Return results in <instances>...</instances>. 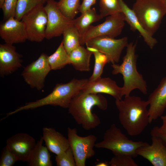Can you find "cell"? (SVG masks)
Segmentation results:
<instances>
[{
    "label": "cell",
    "instance_id": "cell-2",
    "mask_svg": "<svg viewBox=\"0 0 166 166\" xmlns=\"http://www.w3.org/2000/svg\"><path fill=\"white\" fill-rule=\"evenodd\" d=\"M95 106L103 110H106L108 107L106 98L99 93H85L81 90L72 99L68 109L76 122L88 131L101 124L99 117L92 111Z\"/></svg>",
    "mask_w": 166,
    "mask_h": 166
},
{
    "label": "cell",
    "instance_id": "cell-24",
    "mask_svg": "<svg viewBox=\"0 0 166 166\" xmlns=\"http://www.w3.org/2000/svg\"><path fill=\"white\" fill-rule=\"evenodd\" d=\"M47 60L51 70H56L64 68L66 65L70 64L69 54L65 50L62 42L55 51L48 56Z\"/></svg>",
    "mask_w": 166,
    "mask_h": 166
},
{
    "label": "cell",
    "instance_id": "cell-23",
    "mask_svg": "<svg viewBox=\"0 0 166 166\" xmlns=\"http://www.w3.org/2000/svg\"><path fill=\"white\" fill-rule=\"evenodd\" d=\"M81 15L73 19V25L81 36L84 34L92 23L98 21L103 18L97 13L93 7L81 13Z\"/></svg>",
    "mask_w": 166,
    "mask_h": 166
},
{
    "label": "cell",
    "instance_id": "cell-32",
    "mask_svg": "<svg viewBox=\"0 0 166 166\" xmlns=\"http://www.w3.org/2000/svg\"><path fill=\"white\" fill-rule=\"evenodd\" d=\"M18 161L17 157L6 145L1 153L0 166H12Z\"/></svg>",
    "mask_w": 166,
    "mask_h": 166
},
{
    "label": "cell",
    "instance_id": "cell-17",
    "mask_svg": "<svg viewBox=\"0 0 166 166\" xmlns=\"http://www.w3.org/2000/svg\"><path fill=\"white\" fill-rule=\"evenodd\" d=\"M87 93H103L109 94L116 100L121 99L123 96L122 87L111 78L101 77L93 81H89L81 90Z\"/></svg>",
    "mask_w": 166,
    "mask_h": 166
},
{
    "label": "cell",
    "instance_id": "cell-1",
    "mask_svg": "<svg viewBox=\"0 0 166 166\" xmlns=\"http://www.w3.org/2000/svg\"><path fill=\"white\" fill-rule=\"evenodd\" d=\"M115 103L119 121L127 133L132 136L140 134L149 123L148 101L129 95L116 100Z\"/></svg>",
    "mask_w": 166,
    "mask_h": 166
},
{
    "label": "cell",
    "instance_id": "cell-40",
    "mask_svg": "<svg viewBox=\"0 0 166 166\" xmlns=\"http://www.w3.org/2000/svg\"><path fill=\"white\" fill-rule=\"evenodd\" d=\"M61 0H59V1H61Z\"/></svg>",
    "mask_w": 166,
    "mask_h": 166
},
{
    "label": "cell",
    "instance_id": "cell-14",
    "mask_svg": "<svg viewBox=\"0 0 166 166\" xmlns=\"http://www.w3.org/2000/svg\"><path fill=\"white\" fill-rule=\"evenodd\" d=\"M0 36L6 43L14 44L27 40L25 26L21 20L11 17L0 25Z\"/></svg>",
    "mask_w": 166,
    "mask_h": 166
},
{
    "label": "cell",
    "instance_id": "cell-27",
    "mask_svg": "<svg viewBox=\"0 0 166 166\" xmlns=\"http://www.w3.org/2000/svg\"><path fill=\"white\" fill-rule=\"evenodd\" d=\"M80 1L62 0L57 2V4L60 10L65 16L73 20L79 12Z\"/></svg>",
    "mask_w": 166,
    "mask_h": 166
},
{
    "label": "cell",
    "instance_id": "cell-19",
    "mask_svg": "<svg viewBox=\"0 0 166 166\" xmlns=\"http://www.w3.org/2000/svg\"><path fill=\"white\" fill-rule=\"evenodd\" d=\"M42 137L49 151L56 155L63 152L70 147L68 138L53 128H43Z\"/></svg>",
    "mask_w": 166,
    "mask_h": 166
},
{
    "label": "cell",
    "instance_id": "cell-39",
    "mask_svg": "<svg viewBox=\"0 0 166 166\" xmlns=\"http://www.w3.org/2000/svg\"><path fill=\"white\" fill-rule=\"evenodd\" d=\"M5 0H0V8L2 7Z\"/></svg>",
    "mask_w": 166,
    "mask_h": 166
},
{
    "label": "cell",
    "instance_id": "cell-22",
    "mask_svg": "<svg viewBox=\"0 0 166 166\" xmlns=\"http://www.w3.org/2000/svg\"><path fill=\"white\" fill-rule=\"evenodd\" d=\"M44 141L41 137L36 142L27 162L30 166H52V163L49 151L43 145Z\"/></svg>",
    "mask_w": 166,
    "mask_h": 166
},
{
    "label": "cell",
    "instance_id": "cell-10",
    "mask_svg": "<svg viewBox=\"0 0 166 166\" xmlns=\"http://www.w3.org/2000/svg\"><path fill=\"white\" fill-rule=\"evenodd\" d=\"M44 8L47 16L45 38L50 39L60 36L67 27L73 24V19L62 14L55 0H48Z\"/></svg>",
    "mask_w": 166,
    "mask_h": 166
},
{
    "label": "cell",
    "instance_id": "cell-9",
    "mask_svg": "<svg viewBox=\"0 0 166 166\" xmlns=\"http://www.w3.org/2000/svg\"><path fill=\"white\" fill-rule=\"evenodd\" d=\"M21 20L25 26L28 40L40 42L45 38L47 16L43 5L29 11Z\"/></svg>",
    "mask_w": 166,
    "mask_h": 166
},
{
    "label": "cell",
    "instance_id": "cell-15",
    "mask_svg": "<svg viewBox=\"0 0 166 166\" xmlns=\"http://www.w3.org/2000/svg\"><path fill=\"white\" fill-rule=\"evenodd\" d=\"M152 143L136 150L137 155L148 160L154 166H166V146L157 136L151 135Z\"/></svg>",
    "mask_w": 166,
    "mask_h": 166
},
{
    "label": "cell",
    "instance_id": "cell-30",
    "mask_svg": "<svg viewBox=\"0 0 166 166\" xmlns=\"http://www.w3.org/2000/svg\"><path fill=\"white\" fill-rule=\"evenodd\" d=\"M55 160L57 166H76L73 154L70 147L63 152L56 155Z\"/></svg>",
    "mask_w": 166,
    "mask_h": 166
},
{
    "label": "cell",
    "instance_id": "cell-33",
    "mask_svg": "<svg viewBox=\"0 0 166 166\" xmlns=\"http://www.w3.org/2000/svg\"><path fill=\"white\" fill-rule=\"evenodd\" d=\"M18 0H5L1 9L2 10L4 19L11 17H15L16 9Z\"/></svg>",
    "mask_w": 166,
    "mask_h": 166
},
{
    "label": "cell",
    "instance_id": "cell-6",
    "mask_svg": "<svg viewBox=\"0 0 166 166\" xmlns=\"http://www.w3.org/2000/svg\"><path fill=\"white\" fill-rule=\"evenodd\" d=\"M132 9L143 27L152 36L166 14L162 0H136Z\"/></svg>",
    "mask_w": 166,
    "mask_h": 166
},
{
    "label": "cell",
    "instance_id": "cell-37",
    "mask_svg": "<svg viewBox=\"0 0 166 166\" xmlns=\"http://www.w3.org/2000/svg\"><path fill=\"white\" fill-rule=\"evenodd\" d=\"M108 164L105 162H101L99 163L96 164V166H107Z\"/></svg>",
    "mask_w": 166,
    "mask_h": 166
},
{
    "label": "cell",
    "instance_id": "cell-34",
    "mask_svg": "<svg viewBox=\"0 0 166 166\" xmlns=\"http://www.w3.org/2000/svg\"><path fill=\"white\" fill-rule=\"evenodd\" d=\"M96 0H82L80 4L79 12L81 13L90 9L92 6L95 3Z\"/></svg>",
    "mask_w": 166,
    "mask_h": 166
},
{
    "label": "cell",
    "instance_id": "cell-31",
    "mask_svg": "<svg viewBox=\"0 0 166 166\" xmlns=\"http://www.w3.org/2000/svg\"><path fill=\"white\" fill-rule=\"evenodd\" d=\"M131 156L126 154L114 155L109 162L111 166H137Z\"/></svg>",
    "mask_w": 166,
    "mask_h": 166
},
{
    "label": "cell",
    "instance_id": "cell-16",
    "mask_svg": "<svg viewBox=\"0 0 166 166\" xmlns=\"http://www.w3.org/2000/svg\"><path fill=\"white\" fill-rule=\"evenodd\" d=\"M22 56L13 44L0 45V75L4 77L16 71L22 66Z\"/></svg>",
    "mask_w": 166,
    "mask_h": 166
},
{
    "label": "cell",
    "instance_id": "cell-13",
    "mask_svg": "<svg viewBox=\"0 0 166 166\" xmlns=\"http://www.w3.org/2000/svg\"><path fill=\"white\" fill-rule=\"evenodd\" d=\"M36 142L29 134L19 132L9 138L6 145L15 155L19 161L27 162Z\"/></svg>",
    "mask_w": 166,
    "mask_h": 166
},
{
    "label": "cell",
    "instance_id": "cell-21",
    "mask_svg": "<svg viewBox=\"0 0 166 166\" xmlns=\"http://www.w3.org/2000/svg\"><path fill=\"white\" fill-rule=\"evenodd\" d=\"M92 54L87 48L81 45L69 54L70 64L76 70L89 71L90 70V62Z\"/></svg>",
    "mask_w": 166,
    "mask_h": 166
},
{
    "label": "cell",
    "instance_id": "cell-36",
    "mask_svg": "<svg viewBox=\"0 0 166 166\" xmlns=\"http://www.w3.org/2000/svg\"><path fill=\"white\" fill-rule=\"evenodd\" d=\"M162 121V124L159 127V129L162 132L166 133V115L160 117Z\"/></svg>",
    "mask_w": 166,
    "mask_h": 166
},
{
    "label": "cell",
    "instance_id": "cell-28",
    "mask_svg": "<svg viewBox=\"0 0 166 166\" xmlns=\"http://www.w3.org/2000/svg\"><path fill=\"white\" fill-rule=\"evenodd\" d=\"M48 0H18L16 9L15 18L21 20L23 16L34 8L44 5Z\"/></svg>",
    "mask_w": 166,
    "mask_h": 166
},
{
    "label": "cell",
    "instance_id": "cell-3",
    "mask_svg": "<svg viewBox=\"0 0 166 166\" xmlns=\"http://www.w3.org/2000/svg\"><path fill=\"white\" fill-rule=\"evenodd\" d=\"M136 43L131 42L126 46V53L123 58L121 65L113 64L112 73L121 74L123 77L124 85L122 87L123 96L130 95L135 89H139L142 93H147V86L142 75L137 71L136 63L137 55L136 54Z\"/></svg>",
    "mask_w": 166,
    "mask_h": 166
},
{
    "label": "cell",
    "instance_id": "cell-29",
    "mask_svg": "<svg viewBox=\"0 0 166 166\" xmlns=\"http://www.w3.org/2000/svg\"><path fill=\"white\" fill-rule=\"evenodd\" d=\"M99 11L103 17L121 13L119 0H100Z\"/></svg>",
    "mask_w": 166,
    "mask_h": 166
},
{
    "label": "cell",
    "instance_id": "cell-18",
    "mask_svg": "<svg viewBox=\"0 0 166 166\" xmlns=\"http://www.w3.org/2000/svg\"><path fill=\"white\" fill-rule=\"evenodd\" d=\"M148 101L149 106V122L151 123L162 116L166 108V76L149 95Z\"/></svg>",
    "mask_w": 166,
    "mask_h": 166
},
{
    "label": "cell",
    "instance_id": "cell-5",
    "mask_svg": "<svg viewBox=\"0 0 166 166\" xmlns=\"http://www.w3.org/2000/svg\"><path fill=\"white\" fill-rule=\"evenodd\" d=\"M148 144L147 142L129 139L120 128L113 124L105 132L103 140L96 143L95 147L109 149L114 155L126 154L134 158L138 156L136 150L138 148Z\"/></svg>",
    "mask_w": 166,
    "mask_h": 166
},
{
    "label": "cell",
    "instance_id": "cell-25",
    "mask_svg": "<svg viewBox=\"0 0 166 166\" xmlns=\"http://www.w3.org/2000/svg\"><path fill=\"white\" fill-rule=\"evenodd\" d=\"M63 43L64 47L69 54L79 46L81 36L73 25L67 27L64 31Z\"/></svg>",
    "mask_w": 166,
    "mask_h": 166
},
{
    "label": "cell",
    "instance_id": "cell-11",
    "mask_svg": "<svg viewBox=\"0 0 166 166\" xmlns=\"http://www.w3.org/2000/svg\"><path fill=\"white\" fill-rule=\"evenodd\" d=\"M128 43L126 37L116 39L100 36L89 40L85 44L87 47L93 48L105 54L109 62L113 64L119 62L123 49Z\"/></svg>",
    "mask_w": 166,
    "mask_h": 166
},
{
    "label": "cell",
    "instance_id": "cell-8",
    "mask_svg": "<svg viewBox=\"0 0 166 166\" xmlns=\"http://www.w3.org/2000/svg\"><path fill=\"white\" fill-rule=\"evenodd\" d=\"M67 136L70 147L72 150L76 166H85L86 160L93 156L97 137L90 134L85 136H81L77 134L76 128L68 127Z\"/></svg>",
    "mask_w": 166,
    "mask_h": 166
},
{
    "label": "cell",
    "instance_id": "cell-7",
    "mask_svg": "<svg viewBox=\"0 0 166 166\" xmlns=\"http://www.w3.org/2000/svg\"><path fill=\"white\" fill-rule=\"evenodd\" d=\"M125 19L123 13L108 16L105 21L96 26L90 25L80 38L81 45L89 40L100 36L115 38L122 32L125 25Z\"/></svg>",
    "mask_w": 166,
    "mask_h": 166
},
{
    "label": "cell",
    "instance_id": "cell-26",
    "mask_svg": "<svg viewBox=\"0 0 166 166\" xmlns=\"http://www.w3.org/2000/svg\"><path fill=\"white\" fill-rule=\"evenodd\" d=\"M93 54L95 63L93 73L88 79L89 81H93L101 77L103 68L105 65L109 62L106 56L104 53L93 48L87 47Z\"/></svg>",
    "mask_w": 166,
    "mask_h": 166
},
{
    "label": "cell",
    "instance_id": "cell-4",
    "mask_svg": "<svg viewBox=\"0 0 166 166\" xmlns=\"http://www.w3.org/2000/svg\"><path fill=\"white\" fill-rule=\"evenodd\" d=\"M87 78L73 79L69 82L57 83L52 92L46 97L36 101L26 103L17 109L18 112L33 109L47 105L68 109L73 97L80 92L88 81Z\"/></svg>",
    "mask_w": 166,
    "mask_h": 166
},
{
    "label": "cell",
    "instance_id": "cell-20",
    "mask_svg": "<svg viewBox=\"0 0 166 166\" xmlns=\"http://www.w3.org/2000/svg\"><path fill=\"white\" fill-rule=\"evenodd\" d=\"M119 2L122 12L124 15L125 21L129 25L131 29L133 31H138L149 47L153 49L157 42L156 39L144 29L132 9L123 0H119Z\"/></svg>",
    "mask_w": 166,
    "mask_h": 166
},
{
    "label": "cell",
    "instance_id": "cell-38",
    "mask_svg": "<svg viewBox=\"0 0 166 166\" xmlns=\"http://www.w3.org/2000/svg\"><path fill=\"white\" fill-rule=\"evenodd\" d=\"M166 11V0H162Z\"/></svg>",
    "mask_w": 166,
    "mask_h": 166
},
{
    "label": "cell",
    "instance_id": "cell-12",
    "mask_svg": "<svg viewBox=\"0 0 166 166\" xmlns=\"http://www.w3.org/2000/svg\"><path fill=\"white\" fill-rule=\"evenodd\" d=\"M47 57L42 53L36 60L25 67L22 73L24 81L32 88L40 90L44 87L45 78L51 70Z\"/></svg>",
    "mask_w": 166,
    "mask_h": 166
},
{
    "label": "cell",
    "instance_id": "cell-35",
    "mask_svg": "<svg viewBox=\"0 0 166 166\" xmlns=\"http://www.w3.org/2000/svg\"><path fill=\"white\" fill-rule=\"evenodd\" d=\"M150 134L151 135L157 136L160 138L166 146V133L160 131L158 127H154L152 130Z\"/></svg>",
    "mask_w": 166,
    "mask_h": 166
}]
</instances>
